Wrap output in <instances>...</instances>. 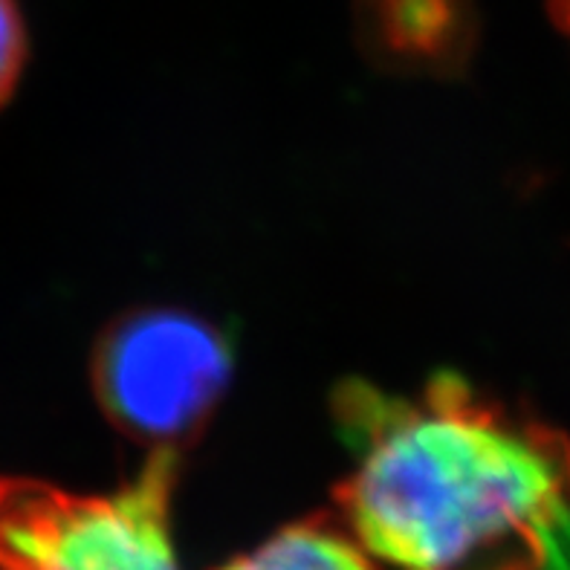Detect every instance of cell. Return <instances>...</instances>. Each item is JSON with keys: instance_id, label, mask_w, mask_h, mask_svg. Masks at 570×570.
Returning <instances> with one entry per match:
<instances>
[{"instance_id": "cell-1", "label": "cell", "mask_w": 570, "mask_h": 570, "mask_svg": "<svg viewBox=\"0 0 570 570\" xmlns=\"http://www.w3.org/2000/svg\"><path fill=\"white\" fill-rule=\"evenodd\" d=\"M342 524L380 570H539L570 507V441L438 374L417 394L345 383Z\"/></svg>"}, {"instance_id": "cell-2", "label": "cell", "mask_w": 570, "mask_h": 570, "mask_svg": "<svg viewBox=\"0 0 570 570\" xmlns=\"http://www.w3.org/2000/svg\"><path fill=\"white\" fill-rule=\"evenodd\" d=\"M180 452L157 449L116 492L0 478V570H183L171 539Z\"/></svg>"}, {"instance_id": "cell-3", "label": "cell", "mask_w": 570, "mask_h": 570, "mask_svg": "<svg viewBox=\"0 0 570 570\" xmlns=\"http://www.w3.org/2000/svg\"><path fill=\"white\" fill-rule=\"evenodd\" d=\"M232 345L209 318L145 307L116 318L94 351V391L116 429L180 452L224 400Z\"/></svg>"}, {"instance_id": "cell-4", "label": "cell", "mask_w": 570, "mask_h": 570, "mask_svg": "<svg viewBox=\"0 0 570 570\" xmlns=\"http://www.w3.org/2000/svg\"><path fill=\"white\" fill-rule=\"evenodd\" d=\"M365 38L394 65L441 70L472 43V0H365Z\"/></svg>"}, {"instance_id": "cell-5", "label": "cell", "mask_w": 570, "mask_h": 570, "mask_svg": "<svg viewBox=\"0 0 570 570\" xmlns=\"http://www.w3.org/2000/svg\"><path fill=\"white\" fill-rule=\"evenodd\" d=\"M220 570H380L345 524L307 519L278 530L273 539L232 559Z\"/></svg>"}, {"instance_id": "cell-6", "label": "cell", "mask_w": 570, "mask_h": 570, "mask_svg": "<svg viewBox=\"0 0 570 570\" xmlns=\"http://www.w3.org/2000/svg\"><path fill=\"white\" fill-rule=\"evenodd\" d=\"M27 61V29L14 0H0V105L12 96Z\"/></svg>"}, {"instance_id": "cell-7", "label": "cell", "mask_w": 570, "mask_h": 570, "mask_svg": "<svg viewBox=\"0 0 570 570\" xmlns=\"http://www.w3.org/2000/svg\"><path fill=\"white\" fill-rule=\"evenodd\" d=\"M550 12H553L559 29L570 38V0H550Z\"/></svg>"}]
</instances>
